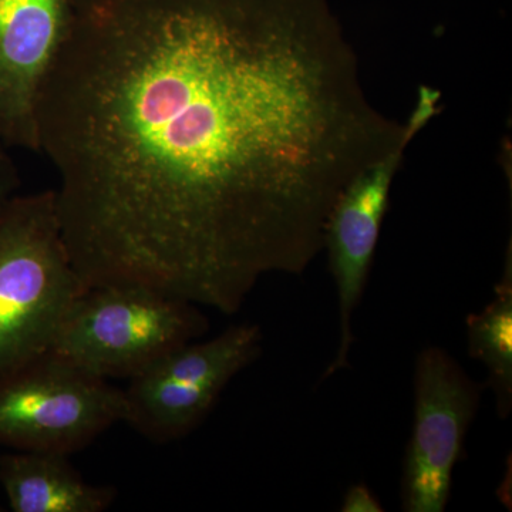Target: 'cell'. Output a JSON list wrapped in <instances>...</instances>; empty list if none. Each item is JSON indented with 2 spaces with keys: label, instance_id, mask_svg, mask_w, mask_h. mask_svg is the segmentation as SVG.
<instances>
[{
  "label": "cell",
  "instance_id": "obj_2",
  "mask_svg": "<svg viewBox=\"0 0 512 512\" xmlns=\"http://www.w3.org/2000/svg\"><path fill=\"white\" fill-rule=\"evenodd\" d=\"M86 289L64 242L55 190L16 195L0 214V376L50 352Z\"/></svg>",
  "mask_w": 512,
  "mask_h": 512
},
{
  "label": "cell",
  "instance_id": "obj_5",
  "mask_svg": "<svg viewBox=\"0 0 512 512\" xmlns=\"http://www.w3.org/2000/svg\"><path fill=\"white\" fill-rule=\"evenodd\" d=\"M262 342L258 325L239 323L171 350L128 380L124 423L153 443L184 439L210 416L231 380L258 360Z\"/></svg>",
  "mask_w": 512,
  "mask_h": 512
},
{
  "label": "cell",
  "instance_id": "obj_4",
  "mask_svg": "<svg viewBox=\"0 0 512 512\" xmlns=\"http://www.w3.org/2000/svg\"><path fill=\"white\" fill-rule=\"evenodd\" d=\"M123 419V389L56 353L0 376V446L70 457Z\"/></svg>",
  "mask_w": 512,
  "mask_h": 512
},
{
  "label": "cell",
  "instance_id": "obj_12",
  "mask_svg": "<svg viewBox=\"0 0 512 512\" xmlns=\"http://www.w3.org/2000/svg\"><path fill=\"white\" fill-rule=\"evenodd\" d=\"M342 512H382L383 505L365 484H355L346 491L343 497Z\"/></svg>",
  "mask_w": 512,
  "mask_h": 512
},
{
  "label": "cell",
  "instance_id": "obj_1",
  "mask_svg": "<svg viewBox=\"0 0 512 512\" xmlns=\"http://www.w3.org/2000/svg\"><path fill=\"white\" fill-rule=\"evenodd\" d=\"M437 114L370 103L329 0H76L40 154L86 288L234 315L264 276L303 274L349 181Z\"/></svg>",
  "mask_w": 512,
  "mask_h": 512
},
{
  "label": "cell",
  "instance_id": "obj_9",
  "mask_svg": "<svg viewBox=\"0 0 512 512\" xmlns=\"http://www.w3.org/2000/svg\"><path fill=\"white\" fill-rule=\"evenodd\" d=\"M0 485L13 512H104L117 497L84 480L69 456L35 451L2 454Z\"/></svg>",
  "mask_w": 512,
  "mask_h": 512
},
{
  "label": "cell",
  "instance_id": "obj_11",
  "mask_svg": "<svg viewBox=\"0 0 512 512\" xmlns=\"http://www.w3.org/2000/svg\"><path fill=\"white\" fill-rule=\"evenodd\" d=\"M9 150L10 148L0 141V214L18 195L20 187L19 170Z\"/></svg>",
  "mask_w": 512,
  "mask_h": 512
},
{
  "label": "cell",
  "instance_id": "obj_3",
  "mask_svg": "<svg viewBox=\"0 0 512 512\" xmlns=\"http://www.w3.org/2000/svg\"><path fill=\"white\" fill-rule=\"evenodd\" d=\"M208 330L195 303L144 286H94L74 301L50 352L101 379L130 380Z\"/></svg>",
  "mask_w": 512,
  "mask_h": 512
},
{
  "label": "cell",
  "instance_id": "obj_7",
  "mask_svg": "<svg viewBox=\"0 0 512 512\" xmlns=\"http://www.w3.org/2000/svg\"><path fill=\"white\" fill-rule=\"evenodd\" d=\"M76 0H0V141L40 154L39 110Z\"/></svg>",
  "mask_w": 512,
  "mask_h": 512
},
{
  "label": "cell",
  "instance_id": "obj_6",
  "mask_svg": "<svg viewBox=\"0 0 512 512\" xmlns=\"http://www.w3.org/2000/svg\"><path fill=\"white\" fill-rule=\"evenodd\" d=\"M484 387L446 350L426 348L417 355L413 430L403 463L404 511L446 510L454 467L463 456Z\"/></svg>",
  "mask_w": 512,
  "mask_h": 512
},
{
  "label": "cell",
  "instance_id": "obj_10",
  "mask_svg": "<svg viewBox=\"0 0 512 512\" xmlns=\"http://www.w3.org/2000/svg\"><path fill=\"white\" fill-rule=\"evenodd\" d=\"M467 345L471 359L483 363L493 390L500 419L512 410V247L508 244L503 276L494 289V299L467 318Z\"/></svg>",
  "mask_w": 512,
  "mask_h": 512
},
{
  "label": "cell",
  "instance_id": "obj_8",
  "mask_svg": "<svg viewBox=\"0 0 512 512\" xmlns=\"http://www.w3.org/2000/svg\"><path fill=\"white\" fill-rule=\"evenodd\" d=\"M410 143L412 140L403 141L360 170L330 211L325 248L338 295L340 336L338 352L319 382H325L349 366L352 316L362 301L389 207L393 180Z\"/></svg>",
  "mask_w": 512,
  "mask_h": 512
}]
</instances>
